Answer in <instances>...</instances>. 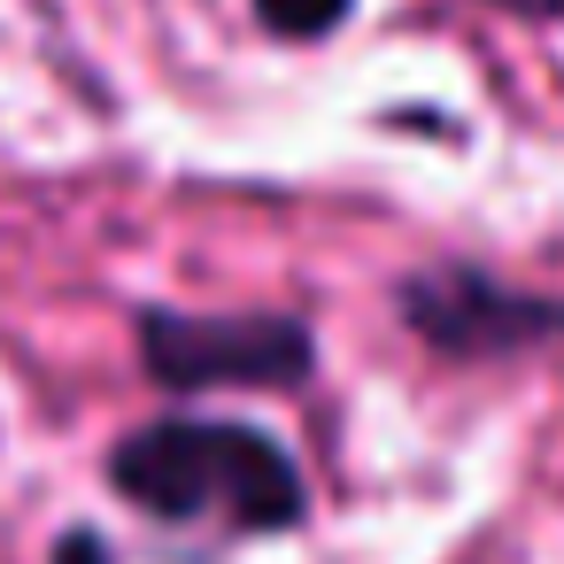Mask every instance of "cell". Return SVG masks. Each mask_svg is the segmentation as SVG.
<instances>
[{
	"mask_svg": "<svg viewBox=\"0 0 564 564\" xmlns=\"http://www.w3.org/2000/svg\"><path fill=\"white\" fill-rule=\"evenodd\" d=\"M109 487L163 525H232V533H294L310 487L263 425L240 417H155L109 448Z\"/></svg>",
	"mask_w": 564,
	"mask_h": 564,
	"instance_id": "cell-1",
	"label": "cell"
},
{
	"mask_svg": "<svg viewBox=\"0 0 564 564\" xmlns=\"http://www.w3.org/2000/svg\"><path fill=\"white\" fill-rule=\"evenodd\" d=\"M140 364L163 394L209 387H302L317 371V333L279 310L202 317V310H140Z\"/></svg>",
	"mask_w": 564,
	"mask_h": 564,
	"instance_id": "cell-2",
	"label": "cell"
},
{
	"mask_svg": "<svg viewBox=\"0 0 564 564\" xmlns=\"http://www.w3.org/2000/svg\"><path fill=\"white\" fill-rule=\"evenodd\" d=\"M402 325L456 364H487V356H518V348H549L564 340V302L495 279L487 263H425L394 286Z\"/></svg>",
	"mask_w": 564,
	"mask_h": 564,
	"instance_id": "cell-3",
	"label": "cell"
},
{
	"mask_svg": "<svg viewBox=\"0 0 564 564\" xmlns=\"http://www.w3.org/2000/svg\"><path fill=\"white\" fill-rule=\"evenodd\" d=\"M248 9H256V32L279 47H325L333 32L356 24V0H248Z\"/></svg>",
	"mask_w": 564,
	"mask_h": 564,
	"instance_id": "cell-4",
	"label": "cell"
},
{
	"mask_svg": "<svg viewBox=\"0 0 564 564\" xmlns=\"http://www.w3.org/2000/svg\"><path fill=\"white\" fill-rule=\"evenodd\" d=\"M47 564H117V549H109L94 525H70V533L55 541V556H47Z\"/></svg>",
	"mask_w": 564,
	"mask_h": 564,
	"instance_id": "cell-5",
	"label": "cell"
},
{
	"mask_svg": "<svg viewBox=\"0 0 564 564\" xmlns=\"http://www.w3.org/2000/svg\"><path fill=\"white\" fill-rule=\"evenodd\" d=\"M495 17H518V24H564V0H479Z\"/></svg>",
	"mask_w": 564,
	"mask_h": 564,
	"instance_id": "cell-6",
	"label": "cell"
}]
</instances>
